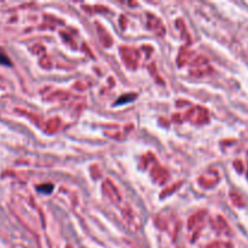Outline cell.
Segmentation results:
<instances>
[{
    "instance_id": "1",
    "label": "cell",
    "mask_w": 248,
    "mask_h": 248,
    "mask_svg": "<svg viewBox=\"0 0 248 248\" xmlns=\"http://www.w3.org/2000/svg\"><path fill=\"white\" fill-rule=\"evenodd\" d=\"M0 64L11 65V62H10L9 57H7V55L4 52V50H2L1 47H0Z\"/></svg>"
},
{
    "instance_id": "2",
    "label": "cell",
    "mask_w": 248,
    "mask_h": 248,
    "mask_svg": "<svg viewBox=\"0 0 248 248\" xmlns=\"http://www.w3.org/2000/svg\"><path fill=\"white\" fill-rule=\"evenodd\" d=\"M36 189H38L39 191H43L44 194H50L51 191L53 190V186H52V184L48 183V184H45V186H38V188H36Z\"/></svg>"
},
{
    "instance_id": "3",
    "label": "cell",
    "mask_w": 248,
    "mask_h": 248,
    "mask_svg": "<svg viewBox=\"0 0 248 248\" xmlns=\"http://www.w3.org/2000/svg\"><path fill=\"white\" fill-rule=\"evenodd\" d=\"M126 97H127V94H126V96H123L121 97L120 99H119L118 102H116L115 104H121V103H126V102H130V101H133V99H135V94H130V96H128V98H126Z\"/></svg>"
}]
</instances>
